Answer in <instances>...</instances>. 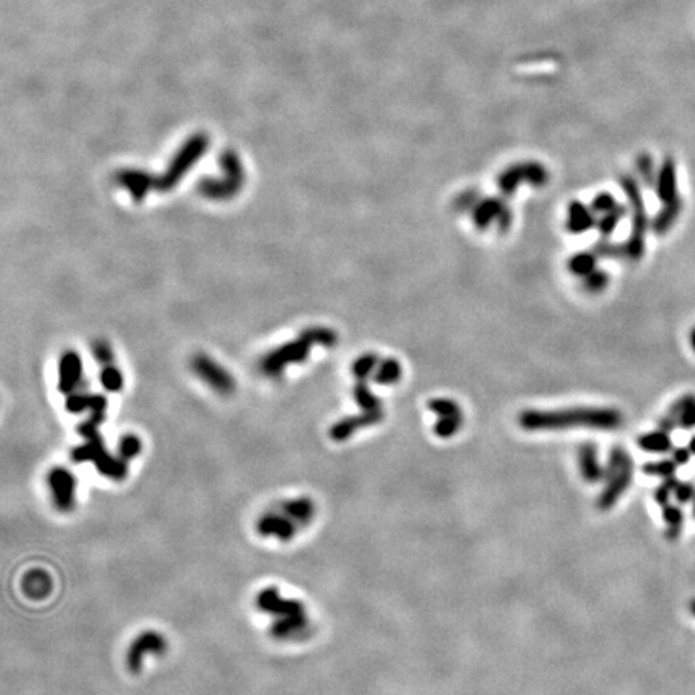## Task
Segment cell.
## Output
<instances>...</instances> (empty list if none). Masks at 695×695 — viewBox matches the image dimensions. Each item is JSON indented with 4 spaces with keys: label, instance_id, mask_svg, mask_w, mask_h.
<instances>
[{
    "label": "cell",
    "instance_id": "47",
    "mask_svg": "<svg viewBox=\"0 0 695 695\" xmlns=\"http://www.w3.org/2000/svg\"><path fill=\"white\" fill-rule=\"evenodd\" d=\"M93 354H96L98 363L102 364H110L113 361V353H111V348L107 342L100 340L93 343Z\"/></svg>",
    "mask_w": 695,
    "mask_h": 695
},
{
    "label": "cell",
    "instance_id": "51",
    "mask_svg": "<svg viewBox=\"0 0 695 695\" xmlns=\"http://www.w3.org/2000/svg\"><path fill=\"white\" fill-rule=\"evenodd\" d=\"M687 448H689V449H691V453H692V455H695V435H694V436H692L691 439H689V444H687Z\"/></svg>",
    "mask_w": 695,
    "mask_h": 695
},
{
    "label": "cell",
    "instance_id": "27",
    "mask_svg": "<svg viewBox=\"0 0 695 695\" xmlns=\"http://www.w3.org/2000/svg\"><path fill=\"white\" fill-rule=\"evenodd\" d=\"M403 377V365L398 359L394 358H387L382 359L380 364H378L377 370L374 372V382L378 385H394L401 380Z\"/></svg>",
    "mask_w": 695,
    "mask_h": 695
},
{
    "label": "cell",
    "instance_id": "32",
    "mask_svg": "<svg viewBox=\"0 0 695 695\" xmlns=\"http://www.w3.org/2000/svg\"><path fill=\"white\" fill-rule=\"evenodd\" d=\"M625 216H626V207H623V204H618L615 209H611L609 213L600 216L596 226L600 237L610 238V235L615 232V229L618 227V224Z\"/></svg>",
    "mask_w": 695,
    "mask_h": 695
},
{
    "label": "cell",
    "instance_id": "44",
    "mask_svg": "<svg viewBox=\"0 0 695 695\" xmlns=\"http://www.w3.org/2000/svg\"><path fill=\"white\" fill-rule=\"evenodd\" d=\"M618 204L620 203H616L615 197L611 195L610 192H600V193H597L596 197H594L592 203H591V208H592L594 213L602 216L605 213H609V211L615 209L616 207H618Z\"/></svg>",
    "mask_w": 695,
    "mask_h": 695
},
{
    "label": "cell",
    "instance_id": "6",
    "mask_svg": "<svg viewBox=\"0 0 695 695\" xmlns=\"http://www.w3.org/2000/svg\"><path fill=\"white\" fill-rule=\"evenodd\" d=\"M221 166L224 171L222 179H202L198 190L203 197L211 200H227L237 195L243 186V168L238 157L233 152H226L221 157Z\"/></svg>",
    "mask_w": 695,
    "mask_h": 695
},
{
    "label": "cell",
    "instance_id": "24",
    "mask_svg": "<svg viewBox=\"0 0 695 695\" xmlns=\"http://www.w3.org/2000/svg\"><path fill=\"white\" fill-rule=\"evenodd\" d=\"M637 446L646 453L652 454H666L673 451V441L670 433H666L663 430H655L644 433L637 438Z\"/></svg>",
    "mask_w": 695,
    "mask_h": 695
},
{
    "label": "cell",
    "instance_id": "33",
    "mask_svg": "<svg viewBox=\"0 0 695 695\" xmlns=\"http://www.w3.org/2000/svg\"><path fill=\"white\" fill-rule=\"evenodd\" d=\"M592 252L599 259H625L626 248L625 243H615L610 238H602L592 245Z\"/></svg>",
    "mask_w": 695,
    "mask_h": 695
},
{
    "label": "cell",
    "instance_id": "8",
    "mask_svg": "<svg viewBox=\"0 0 695 695\" xmlns=\"http://www.w3.org/2000/svg\"><path fill=\"white\" fill-rule=\"evenodd\" d=\"M472 222L478 230H486L491 226H496L499 233H505L514 224V213L502 195L481 198V202L472 211Z\"/></svg>",
    "mask_w": 695,
    "mask_h": 695
},
{
    "label": "cell",
    "instance_id": "35",
    "mask_svg": "<svg viewBox=\"0 0 695 695\" xmlns=\"http://www.w3.org/2000/svg\"><path fill=\"white\" fill-rule=\"evenodd\" d=\"M380 364V358L375 353H365L359 356L353 364V374L356 380H367Z\"/></svg>",
    "mask_w": 695,
    "mask_h": 695
},
{
    "label": "cell",
    "instance_id": "9",
    "mask_svg": "<svg viewBox=\"0 0 695 695\" xmlns=\"http://www.w3.org/2000/svg\"><path fill=\"white\" fill-rule=\"evenodd\" d=\"M47 485L52 493L55 507L61 512H68L74 505V493H76V478L70 470L63 467H55L53 470L48 472Z\"/></svg>",
    "mask_w": 695,
    "mask_h": 695
},
{
    "label": "cell",
    "instance_id": "3",
    "mask_svg": "<svg viewBox=\"0 0 695 695\" xmlns=\"http://www.w3.org/2000/svg\"><path fill=\"white\" fill-rule=\"evenodd\" d=\"M337 342L338 337L333 330L327 329V327H311V329H306L299 335L298 340L283 344V346L274 349V351L266 356L263 363H261V369H263L266 375L279 377L280 372L288 364L303 363L311 353V346L313 344L318 343L330 348L333 344H337Z\"/></svg>",
    "mask_w": 695,
    "mask_h": 695
},
{
    "label": "cell",
    "instance_id": "37",
    "mask_svg": "<svg viewBox=\"0 0 695 695\" xmlns=\"http://www.w3.org/2000/svg\"><path fill=\"white\" fill-rule=\"evenodd\" d=\"M428 409L438 417H454L462 415L460 405L449 398H433L428 401Z\"/></svg>",
    "mask_w": 695,
    "mask_h": 695
},
{
    "label": "cell",
    "instance_id": "52",
    "mask_svg": "<svg viewBox=\"0 0 695 695\" xmlns=\"http://www.w3.org/2000/svg\"><path fill=\"white\" fill-rule=\"evenodd\" d=\"M689 610H691V613L695 616V599H692L691 604H689Z\"/></svg>",
    "mask_w": 695,
    "mask_h": 695
},
{
    "label": "cell",
    "instance_id": "4",
    "mask_svg": "<svg viewBox=\"0 0 695 695\" xmlns=\"http://www.w3.org/2000/svg\"><path fill=\"white\" fill-rule=\"evenodd\" d=\"M620 186L623 192L626 193L628 202L631 208V233L625 242L626 258L631 261H639L646 254V235L647 229L650 227L646 203L639 187L637 181L630 174L620 176Z\"/></svg>",
    "mask_w": 695,
    "mask_h": 695
},
{
    "label": "cell",
    "instance_id": "50",
    "mask_svg": "<svg viewBox=\"0 0 695 695\" xmlns=\"http://www.w3.org/2000/svg\"><path fill=\"white\" fill-rule=\"evenodd\" d=\"M689 343H691L692 351L695 353V327L691 330V333H689Z\"/></svg>",
    "mask_w": 695,
    "mask_h": 695
},
{
    "label": "cell",
    "instance_id": "19",
    "mask_svg": "<svg viewBox=\"0 0 695 695\" xmlns=\"http://www.w3.org/2000/svg\"><path fill=\"white\" fill-rule=\"evenodd\" d=\"M256 530L261 536H277L282 541H290L297 533V526L290 517L268 514L258 520Z\"/></svg>",
    "mask_w": 695,
    "mask_h": 695
},
{
    "label": "cell",
    "instance_id": "29",
    "mask_svg": "<svg viewBox=\"0 0 695 695\" xmlns=\"http://www.w3.org/2000/svg\"><path fill=\"white\" fill-rule=\"evenodd\" d=\"M597 261L599 258L596 256V253L592 252H580L575 253L573 256L569 259V271L576 277H586L587 274H591L592 271L597 269Z\"/></svg>",
    "mask_w": 695,
    "mask_h": 695
},
{
    "label": "cell",
    "instance_id": "26",
    "mask_svg": "<svg viewBox=\"0 0 695 695\" xmlns=\"http://www.w3.org/2000/svg\"><path fill=\"white\" fill-rule=\"evenodd\" d=\"M661 519L666 525L665 536L668 541H677L682 535L684 525V512L680 507V504H666L661 507Z\"/></svg>",
    "mask_w": 695,
    "mask_h": 695
},
{
    "label": "cell",
    "instance_id": "10",
    "mask_svg": "<svg viewBox=\"0 0 695 695\" xmlns=\"http://www.w3.org/2000/svg\"><path fill=\"white\" fill-rule=\"evenodd\" d=\"M192 369L195 370V374L202 378L203 382H207L208 385L222 394H229L233 391V378L229 375L224 367H221L219 364H216L213 359L208 358L204 354H198L195 359L192 361Z\"/></svg>",
    "mask_w": 695,
    "mask_h": 695
},
{
    "label": "cell",
    "instance_id": "20",
    "mask_svg": "<svg viewBox=\"0 0 695 695\" xmlns=\"http://www.w3.org/2000/svg\"><path fill=\"white\" fill-rule=\"evenodd\" d=\"M82 375L81 358L74 351H68L61 356L60 361V382L58 388L61 393H73Z\"/></svg>",
    "mask_w": 695,
    "mask_h": 695
},
{
    "label": "cell",
    "instance_id": "46",
    "mask_svg": "<svg viewBox=\"0 0 695 695\" xmlns=\"http://www.w3.org/2000/svg\"><path fill=\"white\" fill-rule=\"evenodd\" d=\"M695 499V485L689 481H680L676 486L675 491V500L680 505L692 504V500Z\"/></svg>",
    "mask_w": 695,
    "mask_h": 695
},
{
    "label": "cell",
    "instance_id": "49",
    "mask_svg": "<svg viewBox=\"0 0 695 695\" xmlns=\"http://www.w3.org/2000/svg\"><path fill=\"white\" fill-rule=\"evenodd\" d=\"M658 428H660V430L666 431V433H671V431H675L676 428H680V427H677V420L676 419H673V417L665 414L658 420Z\"/></svg>",
    "mask_w": 695,
    "mask_h": 695
},
{
    "label": "cell",
    "instance_id": "31",
    "mask_svg": "<svg viewBox=\"0 0 695 695\" xmlns=\"http://www.w3.org/2000/svg\"><path fill=\"white\" fill-rule=\"evenodd\" d=\"M353 396H354L356 404H358L363 410H365V413H369V410L382 409L380 398H378L377 394L372 391L369 387H367L365 380H358V383L354 385Z\"/></svg>",
    "mask_w": 695,
    "mask_h": 695
},
{
    "label": "cell",
    "instance_id": "16",
    "mask_svg": "<svg viewBox=\"0 0 695 695\" xmlns=\"http://www.w3.org/2000/svg\"><path fill=\"white\" fill-rule=\"evenodd\" d=\"M578 467L581 478L589 485L604 481V465L599 460V449L594 443H583L578 448Z\"/></svg>",
    "mask_w": 695,
    "mask_h": 695
},
{
    "label": "cell",
    "instance_id": "30",
    "mask_svg": "<svg viewBox=\"0 0 695 695\" xmlns=\"http://www.w3.org/2000/svg\"><path fill=\"white\" fill-rule=\"evenodd\" d=\"M631 460H632V457L626 453L625 448H621V446L611 448V451L609 454V459H607V464L604 465V481L602 483H607L610 478H613L621 469H625V467L630 464Z\"/></svg>",
    "mask_w": 695,
    "mask_h": 695
},
{
    "label": "cell",
    "instance_id": "39",
    "mask_svg": "<svg viewBox=\"0 0 695 695\" xmlns=\"http://www.w3.org/2000/svg\"><path fill=\"white\" fill-rule=\"evenodd\" d=\"M583 279H585L583 280V288H585L587 293L596 294V293L604 292L605 288L609 287L610 275L602 269H596V271H592L591 274L583 277Z\"/></svg>",
    "mask_w": 695,
    "mask_h": 695
},
{
    "label": "cell",
    "instance_id": "14",
    "mask_svg": "<svg viewBox=\"0 0 695 695\" xmlns=\"http://www.w3.org/2000/svg\"><path fill=\"white\" fill-rule=\"evenodd\" d=\"M383 417H385L383 415V409L369 410V413L363 410V414H359V415L344 417V419L338 420L337 424L332 425L330 438L337 443L346 441V439L351 438L356 431L363 430V428H367V427H374L377 424H380V422L383 420Z\"/></svg>",
    "mask_w": 695,
    "mask_h": 695
},
{
    "label": "cell",
    "instance_id": "40",
    "mask_svg": "<svg viewBox=\"0 0 695 695\" xmlns=\"http://www.w3.org/2000/svg\"><path fill=\"white\" fill-rule=\"evenodd\" d=\"M480 202H481L480 192L475 190V188H467V190L460 192L459 195L454 198L453 208L454 211H457V213H465V211H470L472 213Z\"/></svg>",
    "mask_w": 695,
    "mask_h": 695
},
{
    "label": "cell",
    "instance_id": "1",
    "mask_svg": "<svg viewBox=\"0 0 695 695\" xmlns=\"http://www.w3.org/2000/svg\"><path fill=\"white\" fill-rule=\"evenodd\" d=\"M625 417L613 408H575L538 410L528 409L519 415V425L525 431H564L586 428V430L613 431L621 428Z\"/></svg>",
    "mask_w": 695,
    "mask_h": 695
},
{
    "label": "cell",
    "instance_id": "15",
    "mask_svg": "<svg viewBox=\"0 0 695 695\" xmlns=\"http://www.w3.org/2000/svg\"><path fill=\"white\" fill-rule=\"evenodd\" d=\"M118 186L124 187L136 202H142L152 188H157V179L145 171L138 169H121L115 176Z\"/></svg>",
    "mask_w": 695,
    "mask_h": 695
},
{
    "label": "cell",
    "instance_id": "25",
    "mask_svg": "<svg viewBox=\"0 0 695 695\" xmlns=\"http://www.w3.org/2000/svg\"><path fill=\"white\" fill-rule=\"evenodd\" d=\"M282 510L285 512L287 517H290L293 521H297L299 525H306L313 520L316 507L314 502L309 498H298V499L287 500V502L282 505Z\"/></svg>",
    "mask_w": 695,
    "mask_h": 695
},
{
    "label": "cell",
    "instance_id": "41",
    "mask_svg": "<svg viewBox=\"0 0 695 695\" xmlns=\"http://www.w3.org/2000/svg\"><path fill=\"white\" fill-rule=\"evenodd\" d=\"M677 483H680V480H677L676 476L663 478L660 485L654 489V500H655V502H657L658 505H661V507H663V505H666V504H670L671 498H675V491H676Z\"/></svg>",
    "mask_w": 695,
    "mask_h": 695
},
{
    "label": "cell",
    "instance_id": "42",
    "mask_svg": "<svg viewBox=\"0 0 695 695\" xmlns=\"http://www.w3.org/2000/svg\"><path fill=\"white\" fill-rule=\"evenodd\" d=\"M142 451V441L136 435H124L121 438L118 453L122 460H131Z\"/></svg>",
    "mask_w": 695,
    "mask_h": 695
},
{
    "label": "cell",
    "instance_id": "38",
    "mask_svg": "<svg viewBox=\"0 0 695 695\" xmlns=\"http://www.w3.org/2000/svg\"><path fill=\"white\" fill-rule=\"evenodd\" d=\"M636 169L637 174L641 177V181L646 183L647 187H655V181H657V171H655L654 160L649 153H641L636 161Z\"/></svg>",
    "mask_w": 695,
    "mask_h": 695
},
{
    "label": "cell",
    "instance_id": "17",
    "mask_svg": "<svg viewBox=\"0 0 695 695\" xmlns=\"http://www.w3.org/2000/svg\"><path fill=\"white\" fill-rule=\"evenodd\" d=\"M655 192L661 203H668L677 198V172L676 163L673 158H665L663 163L657 171V181H655Z\"/></svg>",
    "mask_w": 695,
    "mask_h": 695
},
{
    "label": "cell",
    "instance_id": "23",
    "mask_svg": "<svg viewBox=\"0 0 695 695\" xmlns=\"http://www.w3.org/2000/svg\"><path fill=\"white\" fill-rule=\"evenodd\" d=\"M52 589V580L44 570H31L25 575L23 591L31 599H44L50 594Z\"/></svg>",
    "mask_w": 695,
    "mask_h": 695
},
{
    "label": "cell",
    "instance_id": "18",
    "mask_svg": "<svg viewBox=\"0 0 695 695\" xmlns=\"http://www.w3.org/2000/svg\"><path fill=\"white\" fill-rule=\"evenodd\" d=\"M596 226H597L596 213H594L591 207H587V204H585L583 202H578V200L569 204L565 227L570 233L580 235V233L591 230L592 227Z\"/></svg>",
    "mask_w": 695,
    "mask_h": 695
},
{
    "label": "cell",
    "instance_id": "22",
    "mask_svg": "<svg viewBox=\"0 0 695 695\" xmlns=\"http://www.w3.org/2000/svg\"><path fill=\"white\" fill-rule=\"evenodd\" d=\"M666 415L677 420V427L682 430L695 428V394H684L671 404Z\"/></svg>",
    "mask_w": 695,
    "mask_h": 695
},
{
    "label": "cell",
    "instance_id": "48",
    "mask_svg": "<svg viewBox=\"0 0 695 695\" xmlns=\"http://www.w3.org/2000/svg\"><path fill=\"white\" fill-rule=\"evenodd\" d=\"M691 457H692V453H691V449H689V448H684V446H681V448H673L671 459L675 460L677 467L687 465L689 460H691Z\"/></svg>",
    "mask_w": 695,
    "mask_h": 695
},
{
    "label": "cell",
    "instance_id": "13",
    "mask_svg": "<svg viewBox=\"0 0 695 695\" xmlns=\"http://www.w3.org/2000/svg\"><path fill=\"white\" fill-rule=\"evenodd\" d=\"M166 650L164 637L155 631L142 632L134 642L131 644L129 650L126 655V665L132 673H138L142 670L143 658L145 654H163Z\"/></svg>",
    "mask_w": 695,
    "mask_h": 695
},
{
    "label": "cell",
    "instance_id": "53",
    "mask_svg": "<svg viewBox=\"0 0 695 695\" xmlns=\"http://www.w3.org/2000/svg\"><path fill=\"white\" fill-rule=\"evenodd\" d=\"M692 517L695 519V499L692 500Z\"/></svg>",
    "mask_w": 695,
    "mask_h": 695
},
{
    "label": "cell",
    "instance_id": "36",
    "mask_svg": "<svg viewBox=\"0 0 695 695\" xmlns=\"http://www.w3.org/2000/svg\"><path fill=\"white\" fill-rule=\"evenodd\" d=\"M677 470V465L673 459H660V460H652V462H647L642 465V472L647 476L654 478H668L675 476Z\"/></svg>",
    "mask_w": 695,
    "mask_h": 695
},
{
    "label": "cell",
    "instance_id": "45",
    "mask_svg": "<svg viewBox=\"0 0 695 695\" xmlns=\"http://www.w3.org/2000/svg\"><path fill=\"white\" fill-rule=\"evenodd\" d=\"M92 401H93V394H82V393L71 394L68 401H66V409H68L71 414L82 413V410L86 409L91 410Z\"/></svg>",
    "mask_w": 695,
    "mask_h": 695
},
{
    "label": "cell",
    "instance_id": "2",
    "mask_svg": "<svg viewBox=\"0 0 695 695\" xmlns=\"http://www.w3.org/2000/svg\"><path fill=\"white\" fill-rule=\"evenodd\" d=\"M105 410L107 409H98L92 410L91 417L86 422L77 427V431L79 435L86 438V443L82 446H77L71 453V459L74 462H96L97 470L103 476L111 478V480L121 481L124 480L127 475V465L126 460H122L121 457L116 459L111 455L107 448H105V443L102 436L98 435V425L105 420Z\"/></svg>",
    "mask_w": 695,
    "mask_h": 695
},
{
    "label": "cell",
    "instance_id": "7",
    "mask_svg": "<svg viewBox=\"0 0 695 695\" xmlns=\"http://www.w3.org/2000/svg\"><path fill=\"white\" fill-rule=\"evenodd\" d=\"M207 148L208 138L204 136H195L188 138L186 145L179 150V153L172 158L169 168L166 169L164 174L157 177V190L168 192L171 188H174L182 177L187 174L190 166L195 164L202 158V155Z\"/></svg>",
    "mask_w": 695,
    "mask_h": 695
},
{
    "label": "cell",
    "instance_id": "11",
    "mask_svg": "<svg viewBox=\"0 0 695 695\" xmlns=\"http://www.w3.org/2000/svg\"><path fill=\"white\" fill-rule=\"evenodd\" d=\"M256 607L277 616H306L304 605L299 600L282 599L277 587H266L256 596Z\"/></svg>",
    "mask_w": 695,
    "mask_h": 695
},
{
    "label": "cell",
    "instance_id": "21",
    "mask_svg": "<svg viewBox=\"0 0 695 695\" xmlns=\"http://www.w3.org/2000/svg\"><path fill=\"white\" fill-rule=\"evenodd\" d=\"M684 202L681 197H677L675 200H671L668 203H663V207L657 213V216L650 221V229L655 233V235H665L671 230V227L676 224V221L680 219V216L682 213Z\"/></svg>",
    "mask_w": 695,
    "mask_h": 695
},
{
    "label": "cell",
    "instance_id": "5",
    "mask_svg": "<svg viewBox=\"0 0 695 695\" xmlns=\"http://www.w3.org/2000/svg\"><path fill=\"white\" fill-rule=\"evenodd\" d=\"M550 174L546 166L538 161H524V163L510 164L509 168L499 172L496 186L504 198L512 197L521 183L535 188H543L549 183Z\"/></svg>",
    "mask_w": 695,
    "mask_h": 695
},
{
    "label": "cell",
    "instance_id": "43",
    "mask_svg": "<svg viewBox=\"0 0 695 695\" xmlns=\"http://www.w3.org/2000/svg\"><path fill=\"white\" fill-rule=\"evenodd\" d=\"M100 382H102L105 390L113 391V393L119 391L122 388V383H124L121 372L116 369V367L110 365V364L105 367V369L102 370V374H100Z\"/></svg>",
    "mask_w": 695,
    "mask_h": 695
},
{
    "label": "cell",
    "instance_id": "34",
    "mask_svg": "<svg viewBox=\"0 0 695 695\" xmlns=\"http://www.w3.org/2000/svg\"><path fill=\"white\" fill-rule=\"evenodd\" d=\"M464 425V417L462 415H454V417H439L436 420V424L433 425V433L438 438L448 439L453 438L454 435H457L460 431V428Z\"/></svg>",
    "mask_w": 695,
    "mask_h": 695
},
{
    "label": "cell",
    "instance_id": "28",
    "mask_svg": "<svg viewBox=\"0 0 695 695\" xmlns=\"http://www.w3.org/2000/svg\"><path fill=\"white\" fill-rule=\"evenodd\" d=\"M306 626H308L306 616H279V620H275L271 626V635L277 639H285L303 631Z\"/></svg>",
    "mask_w": 695,
    "mask_h": 695
},
{
    "label": "cell",
    "instance_id": "12",
    "mask_svg": "<svg viewBox=\"0 0 695 695\" xmlns=\"http://www.w3.org/2000/svg\"><path fill=\"white\" fill-rule=\"evenodd\" d=\"M632 478H635V462L631 460L625 469H621L613 478H610L607 483H604L605 486L602 489V493L599 494L596 502L597 509L602 510V512H607V510L613 509L616 502L625 496L628 488L631 486Z\"/></svg>",
    "mask_w": 695,
    "mask_h": 695
}]
</instances>
